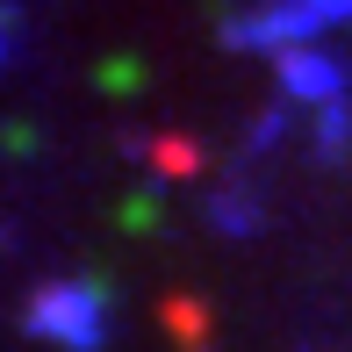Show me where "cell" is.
<instances>
[{
  "instance_id": "cell-1",
  "label": "cell",
  "mask_w": 352,
  "mask_h": 352,
  "mask_svg": "<svg viewBox=\"0 0 352 352\" xmlns=\"http://www.w3.org/2000/svg\"><path fill=\"white\" fill-rule=\"evenodd\" d=\"M29 331L72 345V352H94L101 331H108L101 287H94V280H51V287H36V302H29Z\"/></svg>"
},
{
  "instance_id": "cell-6",
  "label": "cell",
  "mask_w": 352,
  "mask_h": 352,
  "mask_svg": "<svg viewBox=\"0 0 352 352\" xmlns=\"http://www.w3.org/2000/svg\"><path fill=\"white\" fill-rule=\"evenodd\" d=\"M122 223H130V230H151L158 223V187H137V195L122 201Z\"/></svg>"
},
{
  "instance_id": "cell-3",
  "label": "cell",
  "mask_w": 352,
  "mask_h": 352,
  "mask_svg": "<svg viewBox=\"0 0 352 352\" xmlns=\"http://www.w3.org/2000/svg\"><path fill=\"white\" fill-rule=\"evenodd\" d=\"M158 316H166V324H173V338H180L187 352H209V309H201L195 295H173V302H166V309H158Z\"/></svg>"
},
{
  "instance_id": "cell-4",
  "label": "cell",
  "mask_w": 352,
  "mask_h": 352,
  "mask_svg": "<svg viewBox=\"0 0 352 352\" xmlns=\"http://www.w3.org/2000/svg\"><path fill=\"white\" fill-rule=\"evenodd\" d=\"M144 151H151L158 173H195V166H201V151H195V144H180V137H158V144H144Z\"/></svg>"
},
{
  "instance_id": "cell-5",
  "label": "cell",
  "mask_w": 352,
  "mask_h": 352,
  "mask_svg": "<svg viewBox=\"0 0 352 352\" xmlns=\"http://www.w3.org/2000/svg\"><path fill=\"white\" fill-rule=\"evenodd\" d=\"M94 79H101L108 94H137V87H144V65H137V58H108Z\"/></svg>"
},
{
  "instance_id": "cell-7",
  "label": "cell",
  "mask_w": 352,
  "mask_h": 352,
  "mask_svg": "<svg viewBox=\"0 0 352 352\" xmlns=\"http://www.w3.org/2000/svg\"><path fill=\"white\" fill-rule=\"evenodd\" d=\"M302 8H309L316 29H324V22H338V14H352V0H302Z\"/></svg>"
},
{
  "instance_id": "cell-8",
  "label": "cell",
  "mask_w": 352,
  "mask_h": 352,
  "mask_svg": "<svg viewBox=\"0 0 352 352\" xmlns=\"http://www.w3.org/2000/svg\"><path fill=\"white\" fill-rule=\"evenodd\" d=\"M0 58H8V8H0Z\"/></svg>"
},
{
  "instance_id": "cell-2",
  "label": "cell",
  "mask_w": 352,
  "mask_h": 352,
  "mask_svg": "<svg viewBox=\"0 0 352 352\" xmlns=\"http://www.w3.org/2000/svg\"><path fill=\"white\" fill-rule=\"evenodd\" d=\"M274 72L287 79V94L295 101H338V87H345V72H338V58H324V51H274Z\"/></svg>"
}]
</instances>
